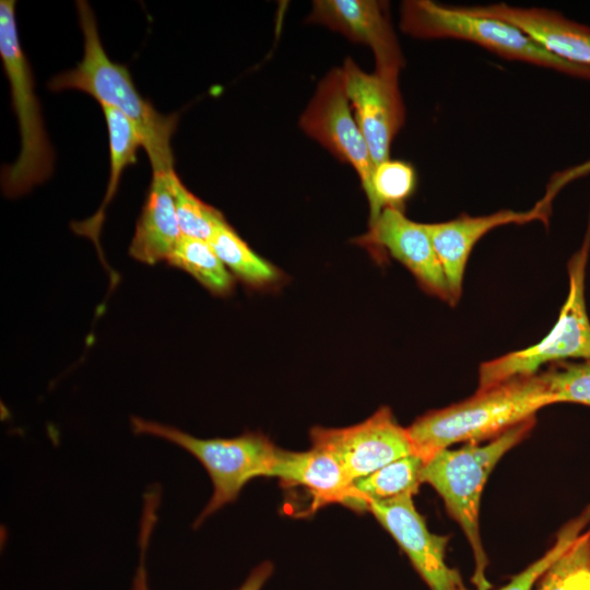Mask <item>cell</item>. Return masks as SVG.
I'll return each mask as SVG.
<instances>
[{
    "instance_id": "cell-1",
    "label": "cell",
    "mask_w": 590,
    "mask_h": 590,
    "mask_svg": "<svg viewBox=\"0 0 590 590\" xmlns=\"http://www.w3.org/2000/svg\"><path fill=\"white\" fill-rule=\"evenodd\" d=\"M76 9L84 39L83 57L75 68L55 75L48 83L52 92L82 91L99 104L122 113L135 127L154 172L174 169L172 135L177 116L158 113L138 92L128 68L113 61L106 54L95 16L86 1Z\"/></svg>"
},
{
    "instance_id": "cell-2",
    "label": "cell",
    "mask_w": 590,
    "mask_h": 590,
    "mask_svg": "<svg viewBox=\"0 0 590 590\" xmlns=\"http://www.w3.org/2000/svg\"><path fill=\"white\" fill-rule=\"evenodd\" d=\"M550 404L540 373L477 390L467 400L425 413L406 428L415 452L426 461L453 444L494 439Z\"/></svg>"
},
{
    "instance_id": "cell-3",
    "label": "cell",
    "mask_w": 590,
    "mask_h": 590,
    "mask_svg": "<svg viewBox=\"0 0 590 590\" xmlns=\"http://www.w3.org/2000/svg\"><path fill=\"white\" fill-rule=\"evenodd\" d=\"M534 418L520 423L486 445L468 442L459 449H441L422 469V483L429 484L442 498L449 515L464 532L475 559L473 582L477 590H489L485 577L487 557L479 524L484 485L500 458L533 428Z\"/></svg>"
},
{
    "instance_id": "cell-4",
    "label": "cell",
    "mask_w": 590,
    "mask_h": 590,
    "mask_svg": "<svg viewBox=\"0 0 590 590\" xmlns=\"http://www.w3.org/2000/svg\"><path fill=\"white\" fill-rule=\"evenodd\" d=\"M134 434L172 442L193 456L208 472L213 493L197 517L198 528L206 518L234 503L244 486L258 476H271L280 453L266 435L246 432L232 438H198L179 428L138 416L130 418Z\"/></svg>"
},
{
    "instance_id": "cell-5",
    "label": "cell",
    "mask_w": 590,
    "mask_h": 590,
    "mask_svg": "<svg viewBox=\"0 0 590 590\" xmlns=\"http://www.w3.org/2000/svg\"><path fill=\"white\" fill-rule=\"evenodd\" d=\"M400 27L403 33L416 38L467 40L507 59L590 79V67L565 61L545 50L516 26L473 14L464 7H449L430 0L403 1Z\"/></svg>"
},
{
    "instance_id": "cell-6",
    "label": "cell",
    "mask_w": 590,
    "mask_h": 590,
    "mask_svg": "<svg viewBox=\"0 0 590 590\" xmlns=\"http://www.w3.org/2000/svg\"><path fill=\"white\" fill-rule=\"evenodd\" d=\"M0 57L21 134L20 155L2 170L1 185L5 196L15 198L50 176L55 155L44 128L31 66L19 40L14 0L0 1Z\"/></svg>"
},
{
    "instance_id": "cell-7",
    "label": "cell",
    "mask_w": 590,
    "mask_h": 590,
    "mask_svg": "<svg viewBox=\"0 0 590 590\" xmlns=\"http://www.w3.org/2000/svg\"><path fill=\"white\" fill-rule=\"evenodd\" d=\"M589 250L590 221L581 248L567 263L569 292L556 323L539 343L482 363L479 368L477 390L511 378L534 375L544 364H555L569 358L590 359V320L585 302Z\"/></svg>"
},
{
    "instance_id": "cell-8",
    "label": "cell",
    "mask_w": 590,
    "mask_h": 590,
    "mask_svg": "<svg viewBox=\"0 0 590 590\" xmlns=\"http://www.w3.org/2000/svg\"><path fill=\"white\" fill-rule=\"evenodd\" d=\"M299 127L338 160L352 166L368 197L375 165L347 98L341 68L332 69L319 82L300 116Z\"/></svg>"
},
{
    "instance_id": "cell-9",
    "label": "cell",
    "mask_w": 590,
    "mask_h": 590,
    "mask_svg": "<svg viewBox=\"0 0 590 590\" xmlns=\"http://www.w3.org/2000/svg\"><path fill=\"white\" fill-rule=\"evenodd\" d=\"M310 440L311 446L331 451L353 482L399 458L416 453L408 428L396 421L388 406L352 426L312 427Z\"/></svg>"
},
{
    "instance_id": "cell-10",
    "label": "cell",
    "mask_w": 590,
    "mask_h": 590,
    "mask_svg": "<svg viewBox=\"0 0 590 590\" xmlns=\"http://www.w3.org/2000/svg\"><path fill=\"white\" fill-rule=\"evenodd\" d=\"M345 92L375 167L390 158L391 144L404 122V105L396 71H363L346 58L341 67Z\"/></svg>"
},
{
    "instance_id": "cell-11",
    "label": "cell",
    "mask_w": 590,
    "mask_h": 590,
    "mask_svg": "<svg viewBox=\"0 0 590 590\" xmlns=\"http://www.w3.org/2000/svg\"><path fill=\"white\" fill-rule=\"evenodd\" d=\"M368 511L408 555L430 590H467L458 571L446 564L448 536L428 530L412 495L371 502Z\"/></svg>"
},
{
    "instance_id": "cell-12",
    "label": "cell",
    "mask_w": 590,
    "mask_h": 590,
    "mask_svg": "<svg viewBox=\"0 0 590 590\" xmlns=\"http://www.w3.org/2000/svg\"><path fill=\"white\" fill-rule=\"evenodd\" d=\"M358 241L388 251L427 293L451 304L441 262L424 223L408 219L400 209L388 208L369 224V231Z\"/></svg>"
},
{
    "instance_id": "cell-13",
    "label": "cell",
    "mask_w": 590,
    "mask_h": 590,
    "mask_svg": "<svg viewBox=\"0 0 590 590\" xmlns=\"http://www.w3.org/2000/svg\"><path fill=\"white\" fill-rule=\"evenodd\" d=\"M307 20L368 46L375 57V70L400 72L404 66L402 50L384 2L316 0Z\"/></svg>"
},
{
    "instance_id": "cell-14",
    "label": "cell",
    "mask_w": 590,
    "mask_h": 590,
    "mask_svg": "<svg viewBox=\"0 0 590 590\" xmlns=\"http://www.w3.org/2000/svg\"><path fill=\"white\" fill-rule=\"evenodd\" d=\"M550 201V197L546 196L533 209L526 212L502 210L489 215L461 214L446 222L424 223L441 262L451 295V305H455L462 294L465 266L475 244L489 231L502 225L523 224L534 220L546 222Z\"/></svg>"
},
{
    "instance_id": "cell-15",
    "label": "cell",
    "mask_w": 590,
    "mask_h": 590,
    "mask_svg": "<svg viewBox=\"0 0 590 590\" xmlns=\"http://www.w3.org/2000/svg\"><path fill=\"white\" fill-rule=\"evenodd\" d=\"M464 8L473 14L516 26L545 50L565 61L590 67V28L559 13L507 3Z\"/></svg>"
},
{
    "instance_id": "cell-16",
    "label": "cell",
    "mask_w": 590,
    "mask_h": 590,
    "mask_svg": "<svg viewBox=\"0 0 590 590\" xmlns=\"http://www.w3.org/2000/svg\"><path fill=\"white\" fill-rule=\"evenodd\" d=\"M271 476L284 485H300L310 492L311 507L341 504L355 511H365L354 482L349 479L337 457L326 448L311 446L306 451L280 450Z\"/></svg>"
},
{
    "instance_id": "cell-17",
    "label": "cell",
    "mask_w": 590,
    "mask_h": 590,
    "mask_svg": "<svg viewBox=\"0 0 590 590\" xmlns=\"http://www.w3.org/2000/svg\"><path fill=\"white\" fill-rule=\"evenodd\" d=\"M169 172L152 173L146 198L129 246V255L145 264L166 261L182 235L169 188Z\"/></svg>"
},
{
    "instance_id": "cell-18",
    "label": "cell",
    "mask_w": 590,
    "mask_h": 590,
    "mask_svg": "<svg viewBox=\"0 0 590 590\" xmlns=\"http://www.w3.org/2000/svg\"><path fill=\"white\" fill-rule=\"evenodd\" d=\"M102 109L107 125L110 152V177L107 191L97 212L82 222L73 223L71 227L74 233L93 240L103 260L104 257L99 250V234L105 210L117 191L122 170L138 162V150L142 148V140L134 125L122 113L106 105H102Z\"/></svg>"
},
{
    "instance_id": "cell-19",
    "label": "cell",
    "mask_w": 590,
    "mask_h": 590,
    "mask_svg": "<svg viewBox=\"0 0 590 590\" xmlns=\"http://www.w3.org/2000/svg\"><path fill=\"white\" fill-rule=\"evenodd\" d=\"M166 262L181 269L215 295H226L234 278L208 240L181 235Z\"/></svg>"
},
{
    "instance_id": "cell-20",
    "label": "cell",
    "mask_w": 590,
    "mask_h": 590,
    "mask_svg": "<svg viewBox=\"0 0 590 590\" xmlns=\"http://www.w3.org/2000/svg\"><path fill=\"white\" fill-rule=\"evenodd\" d=\"M425 460L417 453L399 458L375 472L354 481V488L365 509L368 504L415 495L422 484L421 472Z\"/></svg>"
},
{
    "instance_id": "cell-21",
    "label": "cell",
    "mask_w": 590,
    "mask_h": 590,
    "mask_svg": "<svg viewBox=\"0 0 590 590\" xmlns=\"http://www.w3.org/2000/svg\"><path fill=\"white\" fill-rule=\"evenodd\" d=\"M209 243L224 266L251 286H263L279 280L278 269L258 256L225 221Z\"/></svg>"
},
{
    "instance_id": "cell-22",
    "label": "cell",
    "mask_w": 590,
    "mask_h": 590,
    "mask_svg": "<svg viewBox=\"0 0 590 590\" xmlns=\"http://www.w3.org/2000/svg\"><path fill=\"white\" fill-rule=\"evenodd\" d=\"M416 186L414 168L405 162L387 160L375 167L369 204V224L388 208L400 209L411 197Z\"/></svg>"
},
{
    "instance_id": "cell-23",
    "label": "cell",
    "mask_w": 590,
    "mask_h": 590,
    "mask_svg": "<svg viewBox=\"0 0 590 590\" xmlns=\"http://www.w3.org/2000/svg\"><path fill=\"white\" fill-rule=\"evenodd\" d=\"M536 590H590V530L581 532L550 565Z\"/></svg>"
},
{
    "instance_id": "cell-24",
    "label": "cell",
    "mask_w": 590,
    "mask_h": 590,
    "mask_svg": "<svg viewBox=\"0 0 590 590\" xmlns=\"http://www.w3.org/2000/svg\"><path fill=\"white\" fill-rule=\"evenodd\" d=\"M168 179L181 234L209 241L225 222L224 215L189 191L175 169Z\"/></svg>"
},
{
    "instance_id": "cell-25",
    "label": "cell",
    "mask_w": 590,
    "mask_h": 590,
    "mask_svg": "<svg viewBox=\"0 0 590 590\" xmlns=\"http://www.w3.org/2000/svg\"><path fill=\"white\" fill-rule=\"evenodd\" d=\"M541 375L552 404L569 402L590 406V359L555 363Z\"/></svg>"
},
{
    "instance_id": "cell-26",
    "label": "cell",
    "mask_w": 590,
    "mask_h": 590,
    "mask_svg": "<svg viewBox=\"0 0 590 590\" xmlns=\"http://www.w3.org/2000/svg\"><path fill=\"white\" fill-rule=\"evenodd\" d=\"M590 519V511L568 522L557 534L553 546L538 560L516 575L510 582L499 590H532L533 585L542 577L550 565L568 547L583 531Z\"/></svg>"
},
{
    "instance_id": "cell-27",
    "label": "cell",
    "mask_w": 590,
    "mask_h": 590,
    "mask_svg": "<svg viewBox=\"0 0 590 590\" xmlns=\"http://www.w3.org/2000/svg\"><path fill=\"white\" fill-rule=\"evenodd\" d=\"M158 505L160 500L156 497L148 496L143 499V509L138 539L140 547V559L131 590H150L145 568V554L148 552V546L153 529L157 521Z\"/></svg>"
},
{
    "instance_id": "cell-28",
    "label": "cell",
    "mask_w": 590,
    "mask_h": 590,
    "mask_svg": "<svg viewBox=\"0 0 590 590\" xmlns=\"http://www.w3.org/2000/svg\"><path fill=\"white\" fill-rule=\"evenodd\" d=\"M272 573V563L266 560L253 568L244 583L236 590H261Z\"/></svg>"
}]
</instances>
